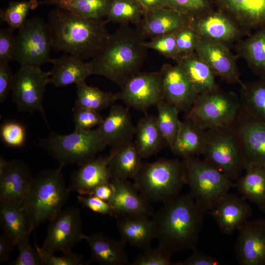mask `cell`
Listing matches in <instances>:
<instances>
[{
  "label": "cell",
  "mask_w": 265,
  "mask_h": 265,
  "mask_svg": "<svg viewBox=\"0 0 265 265\" xmlns=\"http://www.w3.org/2000/svg\"><path fill=\"white\" fill-rule=\"evenodd\" d=\"M205 213L189 193L163 203L152 216L158 246L172 255L196 247Z\"/></svg>",
  "instance_id": "obj_1"
},
{
  "label": "cell",
  "mask_w": 265,
  "mask_h": 265,
  "mask_svg": "<svg viewBox=\"0 0 265 265\" xmlns=\"http://www.w3.org/2000/svg\"><path fill=\"white\" fill-rule=\"evenodd\" d=\"M144 38L129 25H120L89 61L92 75L103 76L121 88L140 72L148 49Z\"/></svg>",
  "instance_id": "obj_2"
},
{
  "label": "cell",
  "mask_w": 265,
  "mask_h": 265,
  "mask_svg": "<svg viewBox=\"0 0 265 265\" xmlns=\"http://www.w3.org/2000/svg\"><path fill=\"white\" fill-rule=\"evenodd\" d=\"M106 20L79 17L55 8L48 14L53 48L83 60L92 58L109 38Z\"/></svg>",
  "instance_id": "obj_3"
},
{
  "label": "cell",
  "mask_w": 265,
  "mask_h": 265,
  "mask_svg": "<svg viewBox=\"0 0 265 265\" xmlns=\"http://www.w3.org/2000/svg\"><path fill=\"white\" fill-rule=\"evenodd\" d=\"M62 167L42 170L33 178L24 201L32 230L53 218L68 200L70 192L61 172Z\"/></svg>",
  "instance_id": "obj_4"
},
{
  "label": "cell",
  "mask_w": 265,
  "mask_h": 265,
  "mask_svg": "<svg viewBox=\"0 0 265 265\" xmlns=\"http://www.w3.org/2000/svg\"><path fill=\"white\" fill-rule=\"evenodd\" d=\"M133 183L150 203H165L179 195L186 185L182 161L161 159L143 162Z\"/></svg>",
  "instance_id": "obj_5"
},
{
  "label": "cell",
  "mask_w": 265,
  "mask_h": 265,
  "mask_svg": "<svg viewBox=\"0 0 265 265\" xmlns=\"http://www.w3.org/2000/svg\"><path fill=\"white\" fill-rule=\"evenodd\" d=\"M186 185L197 204L209 212L235 187L232 181L206 160L196 157L181 160Z\"/></svg>",
  "instance_id": "obj_6"
},
{
  "label": "cell",
  "mask_w": 265,
  "mask_h": 265,
  "mask_svg": "<svg viewBox=\"0 0 265 265\" xmlns=\"http://www.w3.org/2000/svg\"><path fill=\"white\" fill-rule=\"evenodd\" d=\"M35 144L45 149L62 167L79 166L95 158L106 147L97 128L88 131L74 130L66 134L51 131L48 137L39 139Z\"/></svg>",
  "instance_id": "obj_7"
},
{
  "label": "cell",
  "mask_w": 265,
  "mask_h": 265,
  "mask_svg": "<svg viewBox=\"0 0 265 265\" xmlns=\"http://www.w3.org/2000/svg\"><path fill=\"white\" fill-rule=\"evenodd\" d=\"M202 155L205 160L235 182L245 170L239 139L230 127L206 130Z\"/></svg>",
  "instance_id": "obj_8"
},
{
  "label": "cell",
  "mask_w": 265,
  "mask_h": 265,
  "mask_svg": "<svg viewBox=\"0 0 265 265\" xmlns=\"http://www.w3.org/2000/svg\"><path fill=\"white\" fill-rule=\"evenodd\" d=\"M240 108V99L236 93L218 88L198 95L191 108L185 113L184 118L205 131L229 127Z\"/></svg>",
  "instance_id": "obj_9"
},
{
  "label": "cell",
  "mask_w": 265,
  "mask_h": 265,
  "mask_svg": "<svg viewBox=\"0 0 265 265\" xmlns=\"http://www.w3.org/2000/svg\"><path fill=\"white\" fill-rule=\"evenodd\" d=\"M53 43L48 23L39 17L26 20L15 36L13 60L21 66L41 67L52 63Z\"/></svg>",
  "instance_id": "obj_10"
},
{
  "label": "cell",
  "mask_w": 265,
  "mask_h": 265,
  "mask_svg": "<svg viewBox=\"0 0 265 265\" xmlns=\"http://www.w3.org/2000/svg\"><path fill=\"white\" fill-rule=\"evenodd\" d=\"M51 76V71H43L40 67L21 66L14 74L11 91L12 101L20 112L32 114L39 111L48 126L43 102Z\"/></svg>",
  "instance_id": "obj_11"
},
{
  "label": "cell",
  "mask_w": 265,
  "mask_h": 265,
  "mask_svg": "<svg viewBox=\"0 0 265 265\" xmlns=\"http://www.w3.org/2000/svg\"><path fill=\"white\" fill-rule=\"evenodd\" d=\"M47 234L41 247L35 243L38 252L44 254L72 251L73 247L84 239L80 209L69 207L61 210L49 221Z\"/></svg>",
  "instance_id": "obj_12"
},
{
  "label": "cell",
  "mask_w": 265,
  "mask_h": 265,
  "mask_svg": "<svg viewBox=\"0 0 265 265\" xmlns=\"http://www.w3.org/2000/svg\"><path fill=\"white\" fill-rule=\"evenodd\" d=\"M119 92L128 107L146 112L163 100L162 80L158 72H140L130 78Z\"/></svg>",
  "instance_id": "obj_13"
},
{
  "label": "cell",
  "mask_w": 265,
  "mask_h": 265,
  "mask_svg": "<svg viewBox=\"0 0 265 265\" xmlns=\"http://www.w3.org/2000/svg\"><path fill=\"white\" fill-rule=\"evenodd\" d=\"M229 127L239 139L245 169L265 167V124L251 117L241 106Z\"/></svg>",
  "instance_id": "obj_14"
},
{
  "label": "cell",
  "mask_w": 265,
  "mask_h": 265,
  "mask_svg": "<svg viewBox=\"0 0 265 265\" xmlns=\"http://www.w3.org/2000/svg\"><path fill=\"white\" fill-rule=\"evenodd\" d=\"M235 245L240 265H265V219L248 220L238 230Z\"/></svg>",
  "instance_id": "obj_15"
},
{
  "label": "cell",
  "mask_w": 265,
  "mask_h": 265,
  "mask_svg": "<svg viewBox=\"0 0 265 265\" xmlns=\"http://www.w3.org/2000/svg\"><path fill=\"white\" fill-rule=\"evenodd\" d=\"M195 53L226 82L240 84L242 82L236 57L225 44L201 37Z\"/></svg>",
  "instance_id": "obj_16"
},
{
  "label": "cell",
  "mask_w": 265,
  "mask_h": 265,
  "mask_svg": "<svg viewBox=\"0 0 265 265\" xmlns=\"http://www.w3.org/2000/svg\"><path fill=\"white\" fill-rule=\"evenodd\" d=\"M161 77L163 99L180 111L187 112L198 94L187 76L177 64H163L159 71Z\"/></svg>",
  "instance_id": "obj_17"
},
{
  "label": "cell",
  "mask_w": 265,
  "mask_h": 265,
  "mask_svg": "<svg viewBox=\"0 0 265 265\" xmlns=\"http://www.w3.org/2000/svg\"><path fill=\"white\" fill-rule=\"evenodd\" d=\"M29 166L19 159L0 163V202H23L33 179Z\"/></svg>",
  "instance_id": "obj_18"
},
{
  "label": "cell",
  "mask_w": 265,
  "mask_h": 265,
  "mask_svg": "<svg viewBox=\"0 0 265 265\" xmlns=\"http://www.w3.org/2000/svg\"><path fill=\"white\" fill-rule=\"evenodd\" d=\"M113 194L108 202L116 218L128 215L152 216L154 211L150 203L140 193L134 183L129 180L111 178Z\"/></svg>",
  "instance_id": "obj_19"
},
{
  "label": "cell",
  "mask_w": 265,
  "mask_h": 265,
  "mask_svg": "<svg viewBox=\"0 0 265 265\" xmlns=\"http://www.w3.org/2000/svg\"><path fill=\"white\" fill-rule=\"evenodd\" d=\"M244 32L265 25V0H211Z\"/></svg>",
  "instance_id": "obj_20"
},
{
  "label": "cell",
  "mask_w": 265,
  "mask_h": 265,
  "mask_svg": "<svg viewBox=\"0 0 265 265\" xmlns=\"http://www.w3.org/2000/svg\"><path fill=\"white\" fill-rule=\"evenodd\" d=\"M189 25L201 37L225 45L238 39L242 30L230 17L218 9L190 19Z\"/></svg>",
  "instance_id": "obj_21"
},
{
  "label": "cell",
  "mask_w": 265,
  "mask_h": 265,
  "mask_svg": "<svg viewBox=\"0 0 265 265\" xmlns=\"http://www.w3.org/2000/svg\"><path fill=\"white\" fill-rule=\"evenodd\" d=\"M129 108L113 104L108 115L97 126L99 134L106 146L113 148L132 141L135 127Z\"/></svg>",
  "instance_id": "obj_22"
},
{
  "label": "cell",
  "mask_w": 265,
  "mask_h": 265,
  "mask_svg": "<svg viewBox=\"0 0 265 265\" xmlns=\"http://www.w3.org/2000/svg\"><path fill=\"white\" fill-rule=\"evenodd\" d=\"M252 212L251 206L244 197L229 193L209 212L221 232L228 235L238 230Z\"/></svg>",
  "instance_id": "obj_23"
},
{
  "label": "cell",
  "mask_w": 265,
  "mask_h": 265,
  "mask_svg": "<svg viewBox=\"0 0 265 265\" xmlns=\"http://www.w3.org/2000/svg\"><path fill=\"white\" fill-rule=\"evenodd\" d=\"M191 19L168 8L155 7L146 10L136 29L145 39L172 33L188 25Z\"/></svg>",
  "instance_id": "obj_24"
},
{
  "label": "cell",
  "mask_w": 265,
  "mask_h": 265,
  "mask_svg": "<svg viewBox=\"0 0 265 265\" xmlns=\"http://www.w3.org/2000/svg\"><path fill=\"white\" fill-rule=\"evenodd\" d=\"M108 156H100L78 166L72 174L68 189L80 195H89L98 186L110 182Z\"/></svg>",
  "instance_id": "obj_25"
},
{
  "label": "cell",
  "mask_w": 265,
  "mask_h": 265,
  "mask_svg": "<svg viewBox=\"0 0 265 265\" xmlns=\"http://www.w3.org/2000/svg\"><path fill=\"white\" fill-rule=\"evenodd\" d=\"M90 249L91 262L102 265H125L129 264L126 243L112 238L100 232L85 235Z\"/></svg>",
  "instance_id": "obj_26"
},
{
  "label": "cell",
  "mask_w": 265,
  "mask_h": 265,
  "mask_svg": "<svg viewBox=\"0 0 265 265\" xmlns=\"http://www.w3.org/2000/svg\"><path fill=\"white\" fill-rule=\"evenodd\" d=\"M116 228L121 239L126 244L145 249L150 247L155 238L152 219L143 215H128L117 217Z\"/></svg>",
  "instance_id": "obj_27"
},
{
  "label": "cell",
  "mask_w": 265,
  "mask_h": 265,
  "mask_svg": "<svg viewBox=\"0 0 265 265\" xmlns=\"http://www.w3.org/2000/svg\"><path fill=\"white\" fill-rule=\"evenodd\" d=\"M51 71L50 83L57 87L76 84L85 81L92 75L89 62L70 54H64L53 59Z\"/></svg>",
  "instance_id": "obj_28"
},
{
  "label": "cell",
  "mask_w": 265,
  "mask_h": 265,
  "mask_svg": "<svg viewBox=\"0 0 265 265\" xmlns=\"http://www.w3.org/2000/svg\"><path fill=\"white\" fill-rule=\"evenodd\" d=\"M108 167L111 178L134 179L143 162L134 141L111 148Z\"/></svg>",
  "instance_id": "obj_29"
},
{
  "label": "cell",
  "mask_w": 265,
  "mask_h": 265,
  "mask_svg": "<svg viewBox=\"0 0 265 265\" xmlns=\"http://www.w3.org/2000/svg\"><path fill=\"white\" fill-rule=\"evenodd\" d=\"M0 222L2 233L16 245L32 231L24 202H0Z\"/></svg>",
  "instance_id": "obj_30"
},
{
  "label": "cell",
  "mask_w": 265,
  "mask_h": 265,
  "mask_svg": "<svg viewBox=\"0 0 265 265\" xmlns=\"http://www.w3.org/2000/svg\"><path fill=\"white\" fill-rule=\"evenodd\" d=\"M134 136V144L142 159L148 158L167 146L158 127L156 117L152 115L146 114L138 120Z\"/></svg>",
  "instance_id": "obj_31"
},
{
  "label": "cell",
  "mask_w": 265,
  "mask_h": 265,
  "mask_svg": "<svg viewBox=\"0 0 265 265\" xmlns=\"http://www.w3.org/2000/svg\"><path fill=\"white\" fill-rule=\"evenodd\" d=\"M176 62L185 72L198 95L219 88L213 71L195 53L182 54Z\"/></svg>",
  "instance_id": "obj_32"
},
{
  "label": "cell",
  "mask_w": 265,
  "mask_h": 265,
  "mask_svg": "<svg viewBox=\"0 0 265 265\" xmlns=\"http://www.w3.org/2000/svg\"><path fill=\"white\" fill-rule=\"evenodd\" d=\"M238 55L259 78H265V25L236 45Z\"/></svg>",
  "instance_id": "obj_33"
},
{
  "label": "cell",
  "mask_w": 265,
  "mask_h": 265,
  "mask_svg": "<svg viewBox=\"0 0 265 265\" xmlns=\"http://www.w3.org/2000/svg\"><path fill=\"white\" fill-rule=\"evenodd\" d=\"M206 131L185 119L181 121L180 129L170 150L183 159L202 155L205 140Z\"/></svg>",
  "instance_id": "obj_34"
},
{
  "label": "cell",
  "mask_w": 265,
  "mask_h": 265,
  "mask_svg": "<svg viewBox=\"0 0 265 265\" xmlns=\"http://www.w3.org/2000/svg\"><path fill=\"white\" fill-rule=\"evenodd\" d=\"M235 182V187L243 197L262 209L265 203V167L253 166Z\"/></svg>",
  "instance_id": "obj_35"
},
{
  "label": "cell",
  "mask_w": 265,
  "mask_h": 265,
  "mask_svg": "<svg viewBox=\"0 0 265 265\" xmlns=\"http://www.w3.org/2000/svg\"><path fill=\"white\" fill-rule=\"evenodd\" d=\"M242 108L251 117L265 124V78L240 83Z\"/></svg>",
  "instance_id": "obj_36"
},
{
  "label": "cell",
  "mask_w": 265,
  "mask_h": 265,
  "mask_svg": "<svg viewBox=\"0 0 265 265\" xmlns=\"http://www.w3.org/2000/svg\"><path fill=\"white\" fill-rule=\"evenodd\" d=\"M77 100L73 108H84L100 112L120 100L119 92H105L90 86L85 81L76 84Z\"/></svg>",
  "instance_id": "obj_37"
},
{
  "label": "cell",
  "mask_w": 265,
  "mask_h": 265,
  "mask_svg": "<svg viewBox=\"0 0 265 265\" xmlns=\"http://www.w3.org/2000/svg\"><path fill=\"white\" fill-rule=\"evenodd\" d=\"M145 10L136 0H112L106 17L107 23L135 25L141 22Z\"/></svg>",
  "instance_id": "obj_38"
},
{
  "label": "cell",
  "mask_w": 265,
  "mask_h": 265,
  "mask_svg": "<svg viewBox=\"0 0 265 265\" xmlns=\"http://www.w3.org/2000/svg\"><path fill=\"white\" fill-rule=\"evenodd\" d=\"M156 107L158 111L156 119L158 127L170 150L180 129L181 121L178 115L180 111L176 106L164 100Z\"/></svg>",
  "instance_id": "obj_39"
},
{
  "label": "cell",
  "mask_w": 265,
  "mask_h": 265,
  "mask_svg": "<svg viewBox=\"0 0 265 265\" xmlns=\"http://www.w3.org/2000/svg\"><path fill=\"white\" fill-rule=\"evenodd\" d=\"M40 5H51L73 15L84 18L103 20L107 13L87 0H43Z\"/></svg>",
  "instance_id": "obj_40"
},
{
  "label": "cell",
  "mask_w": 265,
  "mask_h": 265,
  "mask_svg": "<svg viewBox=\"0 0 265 265\" xmlns=\"http://www.w3.org/2000/svg\"><path fill=\"white\" fill-rule=\"evenodd\" d=\"M39 5L37 0L12 1L4 9L0 10L1 20L8 24L12 29H19L26 20L30 10Z\"/></svg>",
  "instance_id": "obj_41"
},
{
  "label": "cell",
  "mask_w": 265,
  "mask_h": 265,
  "mask_svg": "<svg viewBox=\"0 0 265 265\" xmlns=\"http://www.w3.org/2000/svg\"><path fill=\"white\" fill-rule=\"evenodd\" d=\"M172 8L190 19L204 15L213 10L211 0H168Z\"/></svg>",
  "instance_id": "obj_42"
},
{
  "label": "cell",
  "mask_w": 265,
  "mask_h": 265,
  "mask_svg": "<svg viewBox=\"0 0 265 265\" xmlns=\"http://www.w3.org/2000/svg\"><path fill=\"white\" fill-rule=\"evenodd\" d=\"M0 137L6 145L12 148H21L26 141V129L18 122L6 121L0 126Z\"/></svg>",
  "instance_id": "obj_43"
},
{
  "label": "cell",
  "mask_w": 265,
  "mask_h": 265,
  "mask_svg": "<svg viewBox=\"0 0 265 265\" xmlns=\"http://www.w3.org/2000/svg\"><path fill=\"white\" fill-rule=\"evenodd\" d=\"M143 45L147 49H153L166 58L176 61L181 56L172 33L156 36L149 42L144 41Z\"/></svg>",
  "instance_id": "obj_44"
},
{
  "label": "cell",
  "mask_w": 265,
  "mask_h": 265,
  "mask_svg": "<svg viewBox=\"0 0 265 265\" xmlns=\"http://www.w3.org/2000/svg\"><path fill=\"white\" fill-rule=\"evenodd\" d=\"M172 254L158 246L143 249L131 264L132 265H173Z\"/></svg>",
  "instance_id": "obj_45"
},
{
  "label": "cell",
  "mask_w": 265,
  "mask_h": 265,
  "mask_svg": "<svg viewBox=\"0 0 265 265\" xmlns=\"http://www.w3.org/2000/svg\"><path fill=\"white\" fill-rule=\"evenodd\" d=\"M175 37L178 48L181 54L195 53L201 38L197 32L189 24L172 33Z\"/></svg>",
  "instance_id": "obj_46"
},
{
  "label": "cell",
  "mask_w": 265,
  "mask_h": 265,
  "mask_svg": "<svg viewBox=\"0 0 265 265\" xmlns=\"http://www.w3.org/2000/svg\"><path fill=\"white\" fill-rule=\"evenodd\" d=\"M75 131H88L98 126L104 118L100 112L84 108H73Z\"/></svg>",
  "instance_id": "obj_47"
},
{
  "label": "cell",
  "mask_w": 265,
  "mask_h": 265,
  "mask_svg": "<svg viewBox=\"0 0 265 265\" xmlns=\"http://www.w3.org/2000/svg\"><path fill=\"white\" fill-rule=\"evenodd\" d=\"M29 236H27L18 242L16 246L19 253L16 259L10 265H42L38 251L33 247L29 241Z\"/></svg>",
  "instance_id": "obj_48"
},
{
  "label": "cell",
  "mask_w": 265,
  "mask_h": 265,
  "mask_svg": "<svg viewBox=\"0 0 265 265\" xmlns=\"http://www.w3.org/2000/svg\"><path fill=\"white\" fill-rule=\"evenodd\" d=\"M38 253L42 265H85L91 263L90 261L84 262L81 255L73 251L63 253V255L60 256L55 255L54 254Z\"/></svg>",
  "instance_id": "obj_49"
},
{
  "label": "cell",
  "mask_w": 265,
  "mask_h": 265,
  "mask_svg": "<svg viewBox=\"0 0 265 265\" xmlns=\"http://www.w3.org/2000/svg\"><path fill=\"white\" fill-rule=\"evenodd\" d=\"M13 31L9 27L0 30V63H9L13 59L15 50Z\"/></svg>",
  "instance_id": "obj_50"
},
{
  "label": "cell",
  "mask_w": 265,
  "mask_h": 265,
  "mask_svg": "<svg viewBox=\"0 0 265 265\" xmlns=\"http://www.w3.org/2000/svg\"><path fill=\"white\" fill-rule=\"evenodd\" d=\"M78 201L83 207H85L93 212L114 216L112 208L108 202L93 195H79Z\"/></svg>",
  "instance_id": "obj_51"
},
{
  "label": "cell",
  "mask_w": 265,
  "mask_h": 265,
  "mask_svg": "<svg viewBox=\"0 0 265 265\" xmlns=\"http://www.w3.org/2000/svg\"><path fill=\"white\" fill-rule=\"evenodd\" d=\"M191 255L185 260L173 263V265H220L219 260L206 254L196 248L192 249Z\"/></svg>",
  "instance_id": "obj_52"
},
{
  "label": "cell",
  "mask_w": 265,
  "mask_h": 265,
  "mask_svg": "<svg viewBox=\"0 0 265 265\" xmlns=\"http://www.w3.org/2000/svg\"><path fill=\"white\" fill-rule=\"evenodd\" d=\"M14 74L9 63H0V103H3L11 91Z\"/></svg>",
  "instance_id": "obj_53"
},
{
  "label": "cell",
  "mask_w": 265,
  "mask_h": 265,
  "mask_svg": "<svg viewBox=\"0 0 265 265\" xmlns=\"http://www.w3.org/2000/svg\"><path fill=\"white\" fill-rule=\"evenodd\" d=\"M15 243L4 234L0 235V262L7 261L9 258L14 247Z\"/></svg>",
  "instance_id": "obj_54"
},
{
  "label": "cell",
  "mask_w": 265,
  "mask_h": 265,
  "mask_svg": "<svg viewBox=\"0 0 265 265\" xmlns=\"http://www.w3.org/2000/svg\"><path fill=\"white\" fill-rule=\"evenodd\" d=\"M113 194V188L110 182L101 184L97 186L90 195L109 202Z\"/></svg>",
  "instance_id": "obj_55"
},
{
  "label": "cell",
  "mask_w": 265,
  "mask_h": 265,
  "mask_svg": "<svg viewBox=\"0 0 265 265\" xmlns=\"http://www.w3.org/2000/svg\"><path fill=\"white\" fill-rule=\"evenodd\" d=\"M138 1L145 10L159 7L172 9L168 0H138Z\"/></svg>",
  "instance_id": "obj_56"
},
{
  "label": "cell",
  "mask_w": 265,
  "mask_h": 265,
  "mask_svg": "<svg viewBox=\"0 0 265 265\" xmlns=\"http://www.w3.org/2000/svg\"><path fill=\"white\" fill-rule=\"evenodd\" d=\"M261 210L263 212L265 215V203L264 206L263 207V208H262Z\"/></svg>",
  "instance_id": "obj_57"
},
{
  "label": "cell",
  "mask_w": 265,
  "mask_h": 265,
  "mask_svg": "<svg viewBox=\"0 0 265 265\" xmlns=\"http://www.w3.org/2000/svg\"><path fill=\"white\" fill-rule=\"evenodd\" d=\"M136 0L138 1V0ZM138 2H139V1H138Z\"/></svg>",
  "instance_id": "obj_58"
}]
</instances>
